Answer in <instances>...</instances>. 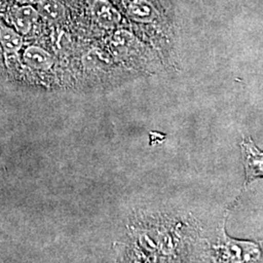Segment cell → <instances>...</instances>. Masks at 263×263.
<instances>
[{"instance_id":"8","label":"cell","mask_w":263,"mask_h":263,"mask_svg":"<svg viewBox=\"0 0 263 263\" xmlns=\"http://www.w3.org/2000/svg\"><path fill=\"white\" fill-rule=\"evenodd\" d=\"M18 1L24 4H34V3H38L40 0H18Z\"/></svg>"},{"instance_id":"6","label":"cell","mask_w":263,"mask_h":263,"mask_svg":"<svg viewBox=\"0 0 263 263\" xmlns=\"http://www.w3.org/2000/svg\"><path fill=\"white\" fill-rule=\"evenodd\" d=\"M0 43L8 53H16L23 46V38L18 31L0 25Z\"/></svg>"},{"instance_id":"2","label":"cell","mask_w":263,"mask_h":263,"mask_svg":"<svg viewBox=\"0 0 263 263\" xmlns=\"http://www.w3.org/2000/svg\"><path fill=\"white\" fill-rule=\"evenodd\" d=\"M245 156H246V170H247V179H254L256 177L262 176V154L253 144L245 142Z\"/></svg>"},{"instance_id":"5","label":"cell","mask_w":263,"mask_h":263,"mask_svg":"<svg viewBox=\"0 0 263 263\" xmlns=\"http://www.w3.org/2000/svg\"><path fill=\"white\" fill-rule=\"evenodd\" d=\"M39 16L50 22H59L65 17L66 9L61 1L40 0L37 3Z\"/></svg>"},{"instance_id":"4","label":"cell","mask_w":263,"mask_h":263,"mask_svg":"<svg viewBox=\"0 0 263 263\" xmlns=\"http://www.w3.org/2000/svg\"><path fill=\"white\" fill-rule=\"evenodd\" d=\"M132 19L140 23H151L156 18V10L147 0H135L128 7Z\"/></svg>"},{"instance_id":"3","label":"cell","mask_w":263,"mask_h":263,"mask_svg":"<svg viewBox=\"0 0 263 263\" xmlns=\"http://www.w3.org/2000/svg\"><path fill=\"white\" fill-rule=\"evenodd\" d=\"M24 61L28 66L45 70L52 66V58L41 48L36 46H30L27 48L24 53Z\"/></svg>"},{"instance_id":"7","label":"cell","mask_w":263,"mask_h":263,"mask_svg":"<svg viewBox=\"0 0 263 263\" xmlns=\"http://www.w3.org/2000/svg\"><path fill=\"white\" fill-rule=\"evenodd\" d=\"M13 13L31 24H34L39 17L37 10L34 9L30 4H24L23 6L14 10Z\"/></svg>"},{"instance_id":"1","label":"cell","mask_w":263,"mask_h":263,"mask_svg":"<svg viewBox=\"0 0 263 263\" xmlns=\"http://www.w3.org/2000/svg\"><path fill=\"white\" fill-rule=\"evenodd\" d=\"M93 14L97 22L105 28H112L117 26L121 20V16L117 10L114 9L111 4L105 0H96L93 4Z\"/></svg>"}]
</instances>
